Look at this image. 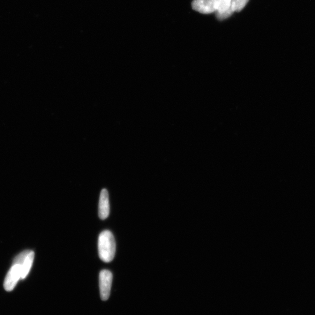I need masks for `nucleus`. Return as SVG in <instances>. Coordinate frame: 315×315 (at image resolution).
<instances>
[{
  "label": "nucleus",
  "mask_w": 315,
  "mask_h": 315,
  "mask_svg": "<svg viewBox=\"0 0 315 315\" xmlns=\"http://www.w3.org/2000/svg\"><path fill=\"white\" fill-rule=\"evenodd\" d=\"M219 2H220V7H219V10L215 12L216 15L222 14L229 9L231 0H219Z\"/></svg>",
  "instance_id": "obj_8"
},
{
  "label": "nucleus",
  "mask_w": 315,
  "mask_h": 315,
  "mask_svg": "<svg viewBox=\"0 0 315 315\" xmlns=\"http://www.w3.org/2000/svg\"><path fill=\"white\" fill-rule=\"evenodd\" d=\"M249 0H231L230 6L225 12L222 14H217L219 20L225 19L234 13V12H239L245 7Z\"/></svg>",
  "instance_id": "obj_6"
},
{
  "label": "nucleus",
  "mask_w": 315,
  "mask_h": 315,
  "mask_svg": "<svg viewBox=\"0 0 315 315\" xmlns=\"http://www.w3.org/2000/svg\"><path fill=\"white\" fill-rule=\"evenodd\" d=\"M110 213V205L109 194L105 189L102 190L99 198V217L102 220L109 217Z\"/></svg>",
  "instance_id": "obj_5"
},
{
  "label": "nucleus",
  "mask_w": 315,
  "mask_h": 315,
  "mask_svg": "<svg viewBox=\"0 0 315 315\" xmlns=\"http://www.w3.org/2000/svg\"><path fill=\"white\" fill-rule=\"evenodd\" d=\"M219 6V0H193L192 3L193 9L204 14L217 12Z\"/></svg>",
  "instance_id": "obj_2"
},
{
  "label": "nucleus",
  "mask_w": 315,
  "mask_h": 315,
  "mask_svg": "<svg viewBox=\"0 0 315 315\" xmlns=\"http://www.w3.org/2000/svg\"><path fill=\"white\" fill-rule=\"evenodd\" d=\"M21 277V265L13 264L4 281V288L7 291H11L14 288L18 280Z\"/></svg>",
  "instance_id": "obj_4"
},
{
  "label": "nucleus",
  "mask_w": 315,
  "mask_h": 315,
  "mask_svg": "<svg viewBox=\"0 0 315 315\" xmlns=\"http://www.w3.org/2000/svg\"><path fill=\"white\" fill-rule=\"evenodd\" d=\"M30 251H25L20 254H19L16 257L15 259L14 260L13 264H18L22 265L23 262H24L25 259H26L27 256L30 253Z\"/></svg>",
  "instance_id": "obj_9"
},
{
  "label": "nucleus",
  "mask_w": 315,
  "mask_h": 315,
  "mask_svg": "<svg viewBox=\"0 0 315 315\" xmlns=\"http://www.w3.org/2000/svg\"><path fill=\"white\" fill-rule=\"evenodd\" d=\"M99 258L106 263L111 262L115 258L116 242L114 236L110 231L102 232L98 238Z\"/></svg>",
  "instance_id": "obj_1"
},
{
  "label": "nucleus",
  "mask_w": 315,
  "mask_h": 315,
  "mask_svg": "<svg viewBox=\"0 0 315 315\" xmlns=\"http://www.w3.org/2000/svg\"><path fill=\"white\" fill-rule=\"evenodd\" d=\"M35 257V253L33 251H31L30 254H28L24 262L21 265V277L20 279H26V277L30 272L32 267L33 262H34Z\"/></svg>",
  "instance_id": "obj_7"
},
{
  "label": "nucleus",
  "mask_w": 315,
  "mask_h": 315,
  "mask_svg": "<svg viewBox=\"0 0 315 315\" xmlns=\"http://www.w3.org/2000/svg\"><path fill=\"white\" fill-rule=\"evenodd\" d=\"M113 276L107 270H103L99 274V288H100L101 297L102 301L109 299L110 294Z\"/></svg>",
  "instance_id": "obj_3"
}]
</instances>
